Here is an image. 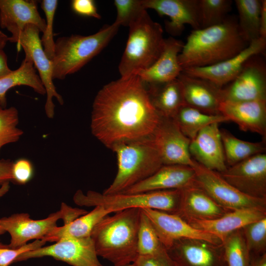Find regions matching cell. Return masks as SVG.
Here are the masks:
<instances>
[{"instance_id": "8d00e7d4", "label": "cell", "mask_w": 266, "mask_h": 266, "mask_svg": "<svg viewBox=\"0 0 266 266\" xmlns=\"http://www.w3.org/2000/svg\"><path fill=\"white\" fill-rule=\"evenodd\" d=\"M243 234L250 254L265 253L266 245V217L243 227Z\"/></svg>"}, {"instance_id": "3957f363", "label": "cell", "mask_w": 266, "mask_h": 266, "mask_svg": "<svg viewBox=\"0 0 266 266\" xmlns=\"http://www.w3.org/2000/svg\"><path fill=\"white\" fill-rule=\"evenodd\" d=\"M140 214L141 208H133L103 218L91 235L97 256L114 266L133 264L138 257L137 233Z\"/></svg>"}, {"instance_id": "83f0119b", "label": "cell", "mask_w": 266, "mask_h": 266, "mask_svg": "<svg viewBox=\"0 0 266 266\" xmlns=\"http://www.w3.org/2000/svg\"><path fill=\"white\" fill-rule=\"evenodd\" d=\"M113 213L102 206L97 205L90 212L72 222L56 227L44 239L47 242H56L63 237L83 238L91 237L95 226L105 217Z\"/></svg>"}, {"instance_id": "7dc6e473", "label": "cell", "mask_w": 266, "mask_h": 266, "mask_svg": "<svg viewBox=\"0 0 266 266\" xmlns=\"http://www.w3.org/2000/svg\"><path fill=\"white\" fill-rule=\"evenodd\" d=\"M251 256L250 262L249 266H266V253Z\"/></svg>"}, {"instance_id": "f6af8a7d", "label": "cell", "mask_w": 266, "mask_h": 266, "mask_svg": "<svg viewBox=\"0 0 266 266\" xmlns=\"http://www.w3.org/2000/svg\"><path fill=\"white\" fill-rule=\"evenodd\" d=\"M12 71L8 67L6 54L3 50H0V78L8 75Z\"/></svg>"}, {"instance_id": "ac0fdd59", "label": "cell", "mask_w": 266, "mask_h": 266, "mask_svg": "<svg viewBox=\"0 0 266 266\" xmlns=\"http://www.w3.org/2000/svg\"><path fill=\"white\" fill-rule=\"evenodd\" d=\"M28 25L35 26L43 33L46 22L38 12L37 1L30 0H0V27L11 35L8 41L17 43Z\"/></svg>"}, {"instance_id": "4316f807", "label": "cell", "mask_w": 266, "mask_h": 266, "mask_svg": "<svg viewBox=\"0 0 266 266\" xmlns=\"http://www.w3.org/2000/svg\"><path fill=\"white\" fill-rule=\"evenodd\" d=\"M146 85L151 101L162 117L172 119L186 104L182 86L178 78L164 83Z\"/></svg>"}, {"instance_id": "603a6c76", "label": "cell", "mask_w": 266, "mask_h": 266, "mask_svg": "<svg viewBox=\"0 0 266 266\" xmlns=\"http://www.w3.org/2000/svg\"><path fill=\"white\" fill-rule=\"evenodd\" d=\"M195 177V170L190 166L163 165L152 175L121 193L181 190L193 184Z\"/></svg>"}, {"instance_id": "f546056e", "label": "cell", "mask_w": 266, "mask_h": 266, "mask_svg": "<svg viewBox=\"0 0 266 266\" xmlns=\"http://www.w3.org/2000/svg\"><path fill=\"white\" fill-rule=\"evenodd\" d=\"M172 119L182 133L191 140L205 127L213 123L219 124L229 121L222 114L205 113L186 104L178 110Z\"/></svg>"}, {"instance_id": "60d3db41", "label": "cell", "mask_w": 266, "mask_h": 266, "mask_svg": "<svg viewBox=\"0 0 266 266\" xmlns=\"http://www.w3.org/2000/svg\"><path fill=\"white\" fill-rule=\"evenodd\" d=\"M11 174L12 182L20 185L26 184L33 176V166L28 160L19 159L13 163Z\"/></svg>"}, {"instance_id": "bcb514c9", "label": "cell", "mask_w": 266, "mask_h": 266, "mask_svg": "<svg viewBox=\"0 0 266 266\" xmlns=\"http://www.w3.org/2000/svg\"><path fill=\"white\" fill-rule=\"evenodd\" d=\"M260 38L266 39V0H262L260 21Z\"/></svg>"}, {"instance_id": "6da1fadb", "label": "cell", "mask_w": 266, "mask_h": 266, "mask_svg": "<svg viewBox=\"0 0 266 266\" xmlns=\"http://www.w3.org/2000/svg\"><path fill=\"white\" fill-rule=\"evenodd\" d=\"M162 116L138 75L120 77L98 92L92 106L93 135L107 148L150 136Z\"/></svg>"}, {"instance_id": "52a82bcc", "label": "cell", "mask_w": 266, "mask_h": 266, "mask_svg": "<svg viewBox=\"0 0 266 266\" xmlns=\"http://www.w3.org/2000/svg\"><path fill=\"white\" fill-rule=\"evenodd\" d=\"M73 200L81 206L100 205L113 213L126 209L150 208L177 214L181 200V190H168L133 194L104 195L89 191L86 194L81 190L75 194Z\"/></svg>"}, {"instance_id": "b9f144b4", "label": "cell", "mask_w": 266, "mask_h": 266, "mask_svg": "<svg viewBox=\"0 0 266 266\" xmlns=\"http://www.w3.org/2000/svg\"><path fill=\"white\" fill-rule=\"evenodd\" d=\"M133 264L134 266H176L166 249L153 255L139 256Z\"/></svg>"}, {"instance_id": "9c48e42d", "label": "cell", "mask_w": 266, "mask_h": 266, "mask_svg": "<svg viewBox=\"0 0 266 266\" xmlns=\"http://www.w3.org/2000/svg\"><path fill=\"white\" fill-rule=\"evenodd\" d=\"M194 184L203 190L217 204L229 210L248 208L266 209V199L247 195L228 183L215 171L195 161Z\"/></svg>"}, {"instance_id": "cb8c5ba5", "label": "cell", "mask_w": 266, "mask_h": 266, "mask_svg": "<svg viewBox=\"0 0 266 266\" xmlns=\"http://www.w3.org/2000/svg\"><path fill=\"white\" fill-rule=\"evenodd\" d=\"M219 111L240 130L250 131L266 138V100L241 102L222 101Z\"/></svg>"}, {"instance_id": "816d5d0a", "label": "cell", "mask_w": 266, "mask_h": 266, "mask_svg": "<svg viewBox=\"0 0 266 266\" xmlns=\"http://www.w3.org/2000/svg\"><path fill=\"white\" fill-rule=\"evenodd\" d=\"M103 266L101 265V266ZM134 266V265L133 264H130V265H126V266Z\"/></svg>"}, {"instance_id": "e0dca14e", "label": "cell", "mask_w": 266, "mask_h": 266, "mask_svg": "<svg viewBox=\"0 0 266 266\" xmlns=\"http://www.w3.org/2000/svg\"><path fill=\"white\" fill-rule=\"evenodd\" d=\"M146 9L156 11L161 16H167L166 31L172 36L182 34L185 25L193 30L200 29L199 0H142Z\"/></svg>"}, {"instance_id": "f907efd6", "label": "cell", "mask_w": 266, "mask_h": 266, "mask_svg": "<svg viewBox=\"0 0 266 266\" xmlns=\"http://www.w3.org/2000/svg\"><path fill=\"white\" fill-rule=\"evenodd\" d=\"M5 233V231L3 229V228L0 226V236L3 234H4Z\"/></svg>"}, {"instance_id": "1f68e13d", "label": "cell", "mask_w": 266, "mask_h": 266, "mask_svg": "<svg viewBox=\"0 0 266 266\" xmlns=\"http://www.w3.org/2000/svg\"><path fill=\"white\" fill-rule=\"evenodd\" d=\"M235 3L239 31L244 40L250 44L260 38L262 0H235Z\"/></svg>"}, {"instance_id": "f35d334b", "label": "cell", "mask_w": 266, "mask_h": 266, "mask_svg": "<svg viewBox=\"0 0 266 266\" xmlns=\"http://www.w3.org/2000/svg\"><path fill=\"white\" fill-rule=\"evenodd\" d=\"M117 16L114 23L119 26H129L146 9L142 0H115Z\"/></svg>"}, {"instance_id": "4fadbf2b", "label": "cell", "mask_w": 266, "mask_h": 266, "mask_svg": "<svg viewBox=\"0 0 266 266\" xmlns=\"http://www.w3.org/2000/svg\"><path fill=\"white\" fill-rule=\"evenodd\" d=\"M147 216L166 249L181 239H196L223 245L215 236L195 228L179 215L150 208H141Z\"/></svg>"}, {"instance_id": "ee69618b", "label": "cell", "mask_w": 266, "mask_h": 266, "mask_svg": "<svg viewBox=\"0 0 266 266\" xmlns=\"http://www.w3.org/2000/svg\"><path fill=\"white\" fill-rule=\"evenodd\" d=\"M13 162L9 159L0 160V186L12 181L11 169Z\"/></svg>"}, {"instance_id": "8fae6325", "label": "cell", "mask_w": 266, "mask_h": 266, "mask_svg": "<svg viewBox=\"0 0 266 266\" xmlns=\"http://www.w3.org/2000/svg\"><path fill=\"white\" fill-rule=\"evenodd\" d=\"M39 29L34 25H28L21 33L17 41V50L22 48L25 55L33 62L35 69L46 91V100L44 109L46 116L53 118L55 114V105L53 99L55 98L61 105L64 100L57 91L52 78V63L46 56L39 37Z\"/></svg>"}, {"instance_id": "44dd1931", "label": "cell", "mask_w": 266, "mask_h": 266, "mask_svg": "<svg viewBox=\"0 0 266 266\" xmlns=\"http://www.w3.org/2000/svg\"><path fill=\"white\" fill-rule=\"evenodd\" d=\"M266 217V209L248 208L232 210L214 219L190 218L188 223L195 228L217 237L222 243L233 232Z\"/></svg>"}, {"instance_id": "d590c367", "label": "cell", "mask_w": 266, "mask_h": 266, "mask_svg": "<svg viewBox=\"0 0 266 266\" xmlns=\"http://www.w3.org/2000/svg\"><path fill=\"white\" fill-rule=\"evenodd\" d=\"M18 123L17 109L13 106L4 108L0 103V152L4 145L18 141L23 135Z\"/></svg>"}, {"instance_id": "30bf717a", "label": "cell", "mask_w": 266, "mask_h": 266, "mask_svg": "<svg viewBox=\"0 0 266 266\" xmlns=\"http://www.w3.org/2000/svg\"><path fill=\"white\" fill-rule=\"evenodd\" d=\"M51 257L72 266H100L91 237H63L55 243L23 253L15 262L31 258Z\"/></svg>"}, {"instance_id": "ffe728a7", "label": "cell", "mask_w": 266, "mask_h": 266, "mask_svg": "<svg viewBox=\"0 0 266 266\" xmlns=\"http://www.w3.org/2000/svg\"><path fill=\"white\" fill-rule=\"evenodd\" d=\"M189 152L194 161L207 169L221 173L227 168L218 123L200 130L191 140Z\"/></svg>"}, {"instance_id": "c3c4849f", "label": "cell", "mask_w": 266, "mask_h": 266, "mask_svg": "<svg viewBox=\"0 0 266 266\" xmlns=\"http://www.w3.org/2000/svg\"><path fill=\"white\" fill-rule=\"evenodd\" d=\"M8 41V36L0 30V50H3Z\"/></svg>"}, {"instance_id": "7bdbcfd3", "label": "cell", "mask_w": 266, "mask_h": 266, "mask_svg": "<svg viewBox=\"0 0 266 266\" xmlns=\"http://www.w3.org/2000/svg\"><path fill=\"white\" fill-rule=\"evenodd\" d=\"M71 7L72 10L78 15L98 19L101 18L94 0H73L71 1Z\"/></svg>"}, {"instance_id": "ba28073f", "label": "cell", "mask_w": 266, "mask_h": 266, "mask_svg": "<svg viewBox=\"0 0 266 266\" xmlns=\"http://www.w3.org/2000/svg\"><path fill=\"white\" fill-rule=\"evenodd\" d=\"M83 214L81 209L72 208L62 203L61 209L40 220H33L26 213H15L0 218V226L10 235L8 246L11 248L20 247L31 240L42 239L56 227L58 221L62 219L68 224Z\"/></svg>"}, {"instance_id": "e575fe53", "label": "cell", "mask_w": 266, "mask_h": 266, "mask_svg": "<svg viewBox=\"0 0 266 266\" xmlns=\"http://www.w3.org/2000/svg\"><path fill=\"white\" fill-rule=\"evenodd\" d=\"M165 249L150 221L141 209L137 233L138 256L155 255Z\"/></svg>"}, {"instance_id": "d6a6232c", "label": "cell", "mask_w": 266, "mask_h": 266, "mask_svg": "<svg viewBox=\"0 0 266 266\" xmlns=\"http://www.w3.org/2000/svg\"><path fill=\"white\" fill-rule=\"evenodd\" d=\"M227 266H249L251 254L240 230L231 233L223 243Z\"/></svg>"}, {"instance_id": "f1b7e54d", "label": "cell", "mask_w": 266, "mask_h": 266, "mask_svg": "<svg viewBox=\"0 0 266 266\" xmlns=\"http://www.w3.org/2000/svg\"><path fill=\"white\" fill-rule=\"evenodd\" d=\"M24 85L32 88L36 93L46 94L45 89L36 73L32 59L26 56L20 66L8 75L0 78V103L6 108V94L9 90L17 86Z\"/></svg>"}, {"instance_id": "5b68a950", "label": "cell", "mask_w": 266, "mask_h": 266, "mask_svg": "<svg viewBox=\"0 0 266 266\" xmlns=\"http://www.w3.org/2000/svg\"><path fill=\"white\" fill-rule=\"evenodd\" d=\"M126 46L119 65L121 77L138 75L150 67L161 54L165 44L161 25L147 10L129 27Z\"/></svg>"}, {"instance_id": "836d02e7", "label": "cell", "mask_w": 266, "mask_h": 266, "mask_svg": "<svg viewBox=\"0 0 266 266\" xmlns=\"http://www.w3.org/2000/svg\"><path fill=\"white\" fill-rule=\"evenodd\" d=\"M231 0H199L200 29L222 23L231 10Z\"/></svg>"}, {"instance_id": "74e56055", "label": "cell", "mask_w": 266, "mask_h": 266, "mask_svg": "<svg viewBox=\"0 0 266 266\" xmlns=\"http://www.w3.org/2000/svg\"><path fill=\"white\" fill-rule=\"evenodd\" d=\"M58 4V1L57 0H43L41 2V8L46 17V26L42 33L41 41L47 57L51 60L54 54L53 24Z\"/></svg>"}, {"instance_id": "5bb4252c", "label": "cell", "mask_w": 266, "mask_h": 266, "mask_svg": "<svg viewBox=\"0 0 266 266\" xmlns=\"http://www.w3.org/2000/svg\"><path fill=\"white\" fill-rule=\"evenodd\" d=\"M223 178L249 196L266 199V154L253 156L219 173Z\"/></svg>"}, {"instance_id": "2e32d148", "label": "cell", "mask_w": 266, "mask_h": 266, "mask_svg": "<svg viewBox=\"0 0 266 266\" xmlns=\"http://www.w3.org/2000/svg\"><path fill=\"white\" fill-rule=\"evenodd\" d=\"M266 47V39L259 38L233 57L210 66L186 68L183 72L223 88L234 79L251 57L264 55Z\"/></svg>"}, {"instance_id": "d6986e66", "label": "cell", "mask_w": 266, "mask_h": 266, "mask_svg": "<svg viewBox=\"0 0 266 266\" xmlns=\"http://www.w3.org/2000/svg\"><path fill=\"white\" fill-rule=\"evenodd\" d=\"M222 246L181 239L175 241L166 250L176 266H227Z\"/></svg>"}, {"instance_id": "d4e9b609", "label": "cell", "mask_w": 266, "mask_h": 266, "mask_svg": "<svg viewBox=\"0 0 266 266\" xmlns=\"http://www.w3.org/2000/svg\"><path fill=\"white\" fill-rule=\"evenodd\" d=\"M184 43L172 37L165 38L163 51L148 68L138 74L147 85H155L174 80L183 71L178 57Z\"/></svg>"}, {"instance_id": "484cf974", "label": "cell", "mask_w": 266, "mask_h": 266, "mask_svg": "<svg viewBox=\"0 0 266 266\" xmlns=\"http://www.w3.org/2000/svg\"><path fill=\"white\" fill-rule=\"evenodd\" d=\"M227 210L194 183L181 189L180 207L177 214L181 217L211 220L223 216Z\"/></svg>"}, {"instance_id": "ab89813d", "label": "cell", "mask_w": 266, "mask_h": 266, "mask_svg": "<svg viewBox=\"0 0 266 266\" xmlns=\"http://www.w3.org/2000/svg\"><path fill=\"white\" fill-rule=\"evenodd\" d=\"M46 242L44 239H37L16 248H11L8 245L0 243V266H9L15 262L17 258L23 253L43 246Z\"/></svg>"}, {"instance_id": "7c38bea8", "label": "cell", "mask_w": 266, "mask_h": 266, "mask_svg": "<svg viewBox=\"0 0 266 266\" xmlns=\"http://www.w3.org/2000/svg\"><path fill=\"white\" fill-rule=\"evenodd\" d=\"M261 55L251 57L238 74L222 88V101L266 100V68Z\"/></svg>"}, {"instance_id": "8992f818", "label": "cell", "mask_w": 266, "mask_h": 266, "mask_svg": "<svg viewBox=\"0 0 266 266\" xmlns=\"http://www.w3.org/2000/svg\"><path fill=\"white\" fill-rule=\"evenodd\" d=\"M119 27L113 23L90 35L71 34L58 38L51 60L53 79H64L80 70L106 46Z\"/></svg>"}, {"instance_id": "4dcf8cb0", "label": "cell", "mask_w": 266, "mask_h": 266, "mask_svg": "<svg viewBox=\"0 0 266 266\" xmlns=\"http://www.w3.org/2000/svg\"><path fill=\"white\" fill-rule=\"evenodd\" d=\"M226 166H233L266 150V140L253 142L240 139L228 130H220Z\"/></svg>"}, {"instance_id": "7a4b0ae2", "label": "cell", "mask_w": 266, "mask_h": 266, "mask_svg": "<svg viewBox=\"0 0 266 266\" xmlns=\"http://www.w3.org/2000/svg\"><path fill=\"white\" fill-rule=\"evenodd\" d=\"M248 44L239 31L237 20L228 17L221 24L193 30L178 59L183 69L210 66L233 57Z\"/></svg>"}, {"instance_id": "9a60e30c", "label": "cell", "mask_w": 266, "mask_h": 266, "mask_svg": "<svg viewBox=\"0 0 266 266\" xmlns=\"http://www.w3.org/2000/svg\"><path fill=\"white\" fill-rule=\"evenodd\" d=\"M151 136L163 165L194 166L195 161L189 152L191 140L182 133L173 119L162 117Z\"/></svg>"}, {"instance_id": "7402d4cb", "label": "cell", "mask_w": 266, "mask_h": 266, "mask_svg": "<svg viewBox=\"0 0 266 266\" xmlns=\"http://www.w3.org/2000/svg\"><path fill=\"white\" fill-rule=\"evenodd\" d=\"M177 78L181 83L186 105L205 113L221 114L222 88L204 79L187 74L183 71Z\"/></svg>"}, {"instance_id": "277c9868", "label": "cell", "mask_w": 266, "mask_h": 266, "mask_svg": "<svg viewBox=\"0 0 266 266\" xmlns=\"http://www.w3.org/2000/svg\"><path fill=\"white\" fill-rule=\"evenodd\" d=\"M151 135L119 143L111 148L117 157L118 169L115 178L103 194L121 193L149 177L163 166Z\"/></svg>"}, {"instance_id": "681fc988", "label": "cell", "mask_w": 266, "mask_h": 266, "mask_svg": "<svg viewBox=\"0 0 266 266\" xmlns=\"http://www.w3.org/2000/svg\"><path fill=\"white\" fill-rule=\"evenodd\" d=\"M9 182H5L0 186V199L9 191Z\"/></svg>"}]
</instances>
